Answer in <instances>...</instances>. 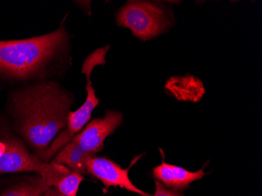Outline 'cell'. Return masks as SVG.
<instances>
[{
  "instance_id": "6da1fadb",
  "label": "cell",
  "mask_w": 262,
  "mask_h": 196,
  "mask_svg": "<svg viewBox=\"0 0 262 196\" xmlns=\"http://www.w3.org/2000/svg\"><path fill=\"white\" fill-rule=\"evenodd\" d=\"M75 97L58 80L14 90L9 95L17 131L36 156L43 153L67 125Z\"/></svg>"
},
{
  "instance_id": "7a4b0ae2",
  "label": "cell",
  "mask_w": 262,
  "mask_h": 196,
  "mask_svg": "<svg viewBox=\"0 0 262 196\" xmlns=\"http://www.w3.org/2000/svg\"><path fill=\"white\" fill-rule=\"evenodd\" d=\"M72 42L64 24L54 32L15 40H0V79L28 85L57 80L72 66Z\"/></svg>"
},
{
  "instance_id": "3957f363",
  "label": "cell",
  "mask_w": 262,
  "mask_h": 196,
  "mask_svg": "<svg viewBox=\"0 0 262 196\" xmlns=\"http://www.w3.org/2000/svg\"><path fill=\"white\" fill-rule=\"evenodd\" d=\"M110 46L98 49L84 60L82 64V72L86 75V91L88 93L86 101L76 112L69 113L66 128L54 138L49 147L38 156L43 161L47 163L52 161L60 151L85 127L91 119L93 111L99 104L96 91L91 86V72L97 66L105 64V56Z\"/></svg>"
},
{
  "instance_id": "277c9868",
  "label": "cell",
  "mask_w": 262,
  "mask_h": 196,
  "mask_svg": "<svg viewBox=\"0 0 262 196\" xmlns=\"http://www.w3.org/2000/svg\"><path fill=\"white\" fill-rule=\"evenodd\" d=\"M120 27L129 29L140 40L154 39L170 27L172 20L163 7L148 1H128L116 15Z\"/></svg>"
},
{
  "instance_id": "5b68a950",
  "label": "cell",
  "mask_w": 262,
  "mask_h": 196,
  "mask_svg": "<svg viewBox=\"0 0 262 196\" xmlns=\"http://www.w3.org/2000/svg\"><path fill=\"white\" fill-rule=\"evenodd\" d=\"M7 148L0 159V175L4 173L35 172L42 177L50 187H55L59 181L71 169L61 163H49L29 153L20 140L14 137L4 138Z\"/></svg>"
},
{
  "instance_id": "8992f818",
  "label": "cell",
  "mask_w": 262,
  "mask_h": 196,
  "mask_svg": "<svg viewBox=\"0 0 262 196\" xmlns=\"http://www.w3.org/2000/svg\"><path fill=\"white\" fill-rule=\"evenodd\" d=\"M123 117L118 112H106L104 118L90 121L85 127L69 143L84 156H96L104 148L106 138L123 123Z\"/></svg>"
},
{
  "instance_id": "52a82bcc",
  "label": "cell",
  "mask_w": 262,
  "mask_h": 196,
  "mask_svg": "<svg viewBox=\"0 0 262 196\" xmlns=\"http://www.w3.org/2000/svg\"><path fill=\"white\" fill-rule=\"evenodd\" d=\"M130 166L127 169H122L121 166L108 158L96 156H88L85 161L86 175H91L99 180L106 188L120 187L141 196H151V194L137 188L131 182L128 175Z\"/></svg>"
},
{
  "instance_id": "ba28073f",
  "label": "cell",
  "mask_w": 262,
  "mask_h": 196,
  "mask_svg": "<svg viewBox=\"0 0 262 196\" xmlns=\"http://www.w3.org/2000/svg\"><path fill=\"white\" fill-rule=\"evenodd\" d=\"M163 161L159 166L153 168V177L160 181L166 188L173 191H184L189 188L190 184L204 178L207 173L204 172V167L196 172H191L181 166L168 164L164 161V154L160 149Z\"/></svg>"
},
{
  "instance_id": "9c48e42d",
  "label": "cell",
  "mask_w": 262,
  "mask_h": 196,
  "mask_svg": "<svg viewBox=\"0 0 262 196\" xmlns=\"http://www.w3.org/2000/svg\"><path fill=\"white\" fill-rule=\"evenodd\" d=\"M49 187L45 180L38 175L10 187L0 196H41Z\"/></svg>"
},
{
  "instance_id": "30bf717a",
  "label": "cell",
  "mask_w": 262,
  "mask_h": 196,
  "mask_svg": "<svg viewBox=\"0 0 262 196\" xmlns=\"http://www.w3.org/2000/svg\"><path fill=\"white\" fill-rule=\"evenodd\" d=\"M82 181H84L82 175L71 170L59 181L54 188L64 196H76Z\"/></svg>"
},
{
  "instance_id": "8fae6325",
  "label": "cell",
  "mask_w": 262,
  "mask_h": 196,
  "mask_svg": "<svg viewBox=\"0 0 262 196\" xmlns=\"http://www.w3.org/2000/svg\"><path fill=\"white\" fill-rule=\"evenodd\" d=\"M155 184H156V192L151 196H185L182 193L171 191L166 188L157 180L155 179Z\"/></svg>"
},
{
  "instance_id": "7c38bea8",
  "label": "cell",
  "mask_w": 262,
  "mask_h": 196,
  "mask_svg": "<svg viewBox=\"0 0 262 196\" xmlns=\"http://www.w3.org/2000/svg\"><path fill=\"white\" fill-rule=\"evenodd\" d=\"M41 196H64L61 194L57 188L54 187H49V188L43 193Z\"/></svg>"
},
{
  "instance_id": "4fadbf2b",
  "label": "cell",
  "mask_w": 262,
  "mask_h": 196,
  "mask_svg": "<svg viewBox=\"0 0 262 196\" xmlns=\"http://www.w3.org/2000/svg\"><path fill=\"white\" fill-rule=\"evenodd\" d=\"M7 148V144H6L5 140H0V159L3 157Z\"/></svg>"
}]
</instances>
